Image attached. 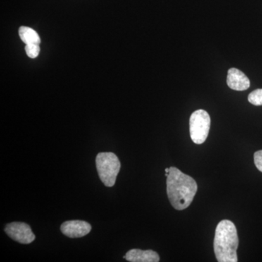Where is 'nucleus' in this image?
Wrapping results in <instances>:
<instances>
[{"label": "nucleus", "instance_id": "nucleus-1", "mask_svg": "<svg viewBox=\"0 0 262 262\" xmlns=\"http://www.w3.org/2000/svg\"><path fill=\"white\" fill-rule=\"evenodd\" d=\"M167 194L171 206L182 211L190 206L198 191V184L192 177L175 167L169 168Z\"/></svg>", "mask_w": 262, "mask_h": 262}, {"label": "nucleus", "instance_id": "nucleus-2", "mask_svg": "<svg viewBox=\"0 0 262 262\" xmlns=\"http://www.w3.org/2000/svg\"><path fill=\"white\" fill-rule=\"evenodd\" d=\"M239 239L237 229L230 220H222L215 229L213 248L219 262H237Z\"/></svg>", "mask_w": 262, "mask_h": 262}, {"label": "nucleus", "instance_id": "nucleus-3", "mask_svg": "<svg viewBox=\"0 0 262 262\" xmlns=\"http://www.w3.org/2000/svg\"><path fill=\"white\" fill-rule=\"evenodd\" d=\"M98 177L106 187L115 186L121 163L116 155L113 152L98 153L96 158Z\"/></svg>", "mask_w": 262, "mask_h": 262}, {"label": "nucleus", "instance_id": "nucleus-4", "mask_svg": "<svg viewBox=\"0 0 262 262\" xmlns=\"http://www.w3.org/2000/svg\"><path fill=\"white\" fill-rule=\"evenodd\" d=\"M211 127V117L206 111L198 110L189 119V133L193 142L202 144L206 141Z\"/></svg>", "mask_w": 262, "mask_h": 262}, {"label": "nucleus", "instance_id": "nucleus-5", "mask_svg": "<svg viewBox=\"0 0 262 262\" xmlns=\"http://www.w3.org/2000/svg\"><path fill=\"white\" fill-rule=\"evenodd\" d=\"M5 233L10 238L21 244H29L35 239L30 226L24 222H12L5 227Z\"/></svg>", "mask_w": 262, "mask_h": 262}, {"label": "nucleus", "instance_id": "nucleus-6", "mask_svg": "<svg viewBox=\"0 0 262 262\" xmlns=\"http://www.w3.org/2000/svg\"><path fill=\"white\" fill-rule=\"evenodd\" d=\"M91 229L89 222L82 220L67 221L61 226L62 233L71 238L84 237L91 232Z\"/></svg>", "mask_w": 262, "mask_h": 262}, {"label": "nucleus", "instance_id": "nucleus-7", "mask_svg": "<svg viewBox=\"0 0 262 262\" xmlns=\"http://www.w3.org/2000/svg\"><path fill=\"white\" fill-rule=\"evenodd\" d=\"M227 84L234 91H243L249 89L251 83L247 76L236 68L229 69L227 74Z\"/></svg>", "mask_w": 262, "mask_h": 262}, {"label": "nucleus", "instance_id": "nucleus-8", "mask_svg": "<svg viewBox=\"0 0 262 262\" xmlns=\"http://www.w3.org/2000/svg\"><path fill=\"white\" fill-rule=\"evenodd\" d=\"M125 259L130 262H158L160 256L152 250L131 249L125 254Z\"/></svg>", "mask_w": 262, "mask_h": 262}, {"label": "nucleus", "instance_id": "nucleus-9", "mask_svg": "<svg viewBox=\"0 0 262 262\" xmlns=\"http://www.w3.org/2000/svg\"><path fill=\"white\" fill-rule=\"evenodd\" d=\"M19 36L26 45L40 44V38L34 29L27 27H21L19 29Z\"/></svg>", "mask_w": 262, "mask_h": 262}, {"label": "nucleus", "instance_id": "nucleus-10", "mask_svg": "<svg viewBox=\"0 0 262 262\" xmlns=\"http://www.w3.org/2000/svg\"><path fill=\"white\" fill-rule=\"evenodd\" d=\"M248 101L254 106H262V89L255 90L248 97Z\"/></svg>", "mask_w": 262, "mask_h": 262}, {"label": "nucleus", "instance_id": "nucleus-11", "mask_svg": "<svg viewBox=\"0 0 262 262\" xmlns=\"http://www.w3.org/2000/svg\"><path fill=\"white\" fill-rule=\"evenodd\" d=\"M25 51L29 58H35L39 56L40 48L38 44H27L26 45Z\"/></svg>", "mask_w": 262, "mask_h": 262}, {"label": "nucleus", "instance_id": "nucleus-12", "mask_svg": "<svg viewBox=\"0 0 262 262\" xmlns=\"http://www.w3.org/2000/svg\"><path fill=\"white\" fill-rule=\"evenodd\" d=\"M254 163L258 170L262 173V150H259V151L255 152Z\"/></svg>", "mask_w": 262, "mask_h": 262}, {"label": "nucleus", "instance_id": "nucleus-13", "mask_svg": "<svg viewBox=\"0 0 262 262\" xmlns=\"http://www.w3.org/2000/svg\"><path fill=\"white\" fill-rule=\"evenodd\" d=\"M169 170H170V169L168 168H165V173H169Z\"/></svg>", "mask_w": 262, "mask_h": 262}]
</instances>
